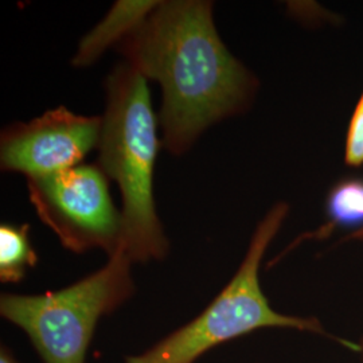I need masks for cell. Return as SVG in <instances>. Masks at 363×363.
I'll list each match as a JSON object with an SVG mask.
<instances>
[{"mask_svg":"<svg viewBox=\"0 0 363 363\" xmlns=\"http://www.w3.org/2000/svg\"><path fill=\"white\" fill-rule=\"evenodd\" d=\"M347 238H349V240H358V241H363V226L362 228H359L357 232H354V233L350 234Z\"/></svg>","mask_w":363,"mask_h":363,"instance_id":"cell-12","label":"cell"},{"mask_svg":"<svg viewBox=\"0 0 363 363\" xmlns=\"http://www.w3.org/2000/svg\"><path fill=\"white\" fill-rule=\"evenodd\" d=\"M0 363H18V361L13 358V355L10 351L3 347L0 352Z\"/></svg>","mask_w":363,"mask_h":363,"instance_id":"cell-11","label":"cell"},{"mask_svg":"<svg viewBox=\"0 0 363 363\" xmlns=\"http://www.w3.org/2000/svg\"><path fill=\"white\" fill-rule=\"evenodd\" d=\"M101 127V117L76 115L65 106L15 123L1 132V169L37 178L73 169L99 147Z\"/></svg>","mask_w":363,"mask_h":363,"instance_id":"cell-6","label":"cell"},{"mask_svg":"<svg viewBox=\"0 0 363 363\" xmlns=\"http://www.w3.org/2000/svg\"><path fill=\"white\" fill-rule=\"evenodd\" d=\"M147 78L130 64L106 78L97 164L116 182L123 201V241L133 262L164 259L169 240L156 214L154 171L159 151Z\"/></svg>","mask_w":363,"mask_h":363,"instance_id":"cell-2","label":"cell"},{"mask_svg":"<svg viewBox=\"0 0 363 363\" xmlns=\"http://www.w3.org/2000/svg\"><path fill=\"white\" fill-rule=\"evenodd\" d=\"M27 190L37 216L67 250L104 249L111 256L121 245L123 216L99 164L27 178Z\"/></svg>","mask_w":363,"mask_h":363,"instance_id":"cell-5","label":"cell"},{"mask_svg":"<svg viewBox=\"0 0 363 363\" xmlns=\"http://www.w3.org/2000/svg\"><path fill=\"white\" fill-rule=\"evenodd\" d=\"M125 62L163 91V147L179 156L226 117L245 109L256 79L220 38L213 1L171 0L117 45Z\"/></svg>","mask_w":363,"mask_h":363,"instance_id":"cell-1","label":"cell"},{"mask_svg":"<svg viewBox=\"0 0 363 363\" xmlns=\"http://www.w3.org/2000/svg\"><path fill=\"white\" fill-rule=\"evenodd\" d=\"M327 214L333 223L363 226V179L337 183L327 198Z\"/></svg>","mask_w":363,"mask_h":363,"instance_id":"cell-9","label":"cell"},{"mask_svg":"<svg viewBox=\"0 0 363 363\" xmlns=\"http://www.w3.org/2000/svg\"><path fill=\"white\" fill-rule=\"evenodd\" d=\"M132 259L123 245L97 272L42 295L4 294L0 313L26 333L45 363H85L99 320L135 292Z\"/></svg>","mask_w":363,"mask_h":363,"instance_id":"cell-4","label":"cell"},{"mask_svg":"<svg viewBox=\"0 0 363 363\" xmlns=\"http://www.w3.org/2000/svg\"><path fill=\"white\" fill-rule=\"evenodd\" d=\"M155 0H118L104 19L91 30L78 45L72 65L94 64L112 45H118L133 33L159 6Z\"/></svg>","mask_w":363,"mask_h":363,"instance_id":"cell-7","label":"cell"},{"mask_svg":"<svg viewBox=\"0 0 363 363\" xmlns=\"http://www.w3.org/2000/svg\"><path fill=\"white\" fill-rule=\"evenodd\" d=\"M288 213L289 206L286 202L276 203L267 213L252 235L238 271L205 311L154 347L127 357L124 363H195L220 343L267 327L323 333V327L315 318L289 316L274 311L261 291V261Z\"/></svg>","mask_w":363,"mask_h":363,"instance_id":"cell-3","label":"cell"},{"mask_svg":"<svg viewBox=\"0 0 363 363\" xmlns=\"http://www.w3.org/2000/svg\"><path fill=\"white\" fill-rule=\"evenodd\" d=\"M30 225L1 223L0 226V280L19 283L28 268H34L38 256L30 244Z\"/></svg>","mask_w":363,"mask_h":363,"instance_id":"cell-8","label":"cell"},{"mask_svg":"<svg viewBox=\"0 0 363 363\" xmlns=\"http://www.w3.org/2000/svg\"><path fill=\"white\" fill-rule=\"evenodd\" d=\"M345 162L350 167L363 164V91L354 109L346 138Z\"/></svg>","mask_w":363,"mask_h":363,"instance_id":"cell-10","label":"cell"},{"mask_svg":"<svg viewBox=\"0 0 363 363\" xmlns=\"http://www.w3.org/2000/svg\"><path fill=\"white\" fill-rule=\"evenodd\" d=\"M362 350H363V346H362Z\"/></svg>","mask_w":363,"mask_h":363,"instance_id":"cell-13","label":"cell"}]
</instances>
